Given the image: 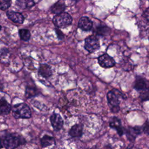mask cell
<instances>
[{
  "label": "cell",
  "mask_w": 149,
  "mask_h": 149,
  "mask_svg": "<svg viewBox=\"0 0 149 149\" xmlns=\"http://www.w3.org/2000/svg\"><path fill=\"white\" fill-rule=\"evenodd\" d=\"M1 146L6 149H15L26 143L24 138L17 133L5 132L1 135Z\"/></svg>",
  "instance_id": "cell-1"
},
{
  "label": "cell",
  "mask_w": 149,
  "mask_h": 149,
  "mask_svg": "<svg viewBox=\"0 0 149 149\" xmlns=\"http://www.w3.org/2000/svg\"><path fill=\"white\" fill-rule=\"evenodd\" d=\"M108 102L111 106L112 112H118L119 111L120 100L125 98L124 95L116 89H113L108 92L107 94Z\"/></svg>",
  "instance_id": "cell-2"
},
{
  "label": "cell",
  "mask_w": 149,
  "mask_h": 149,
  "mask_svg": "<svg viewBox=\"0 0 149 149\" xmlns=\"http://www.w3.org/2000/svg\"><path fill=\"white\" fill-rule=\"evenodd\" d=\"M12 111L13 116L16 119H27L31 116V112L30 107L23 102L13 105Z\"/></svg>",
  "instance_id": "cell-3"
},
{
  "label": "cell",
  "mask_w": 149,
  "mask_h": 149,
  "mask_svg": "<svg viewBox=\"0 0 149 149\" xmlns=\"http://www.w3.org/2000/svg\"><path fill=\"white\" fill-rule=\"evenodd\" d=\"M72 18L71 16L66 12H63L58 15H56L52 19L54 26L58 28L63 29L71 24Z\"/></svg>",
  "instance_id": "cell-4"
},
{
  "label": "cell",
  "mask_w": 149,
  "mask_h": 149,
  "mask_svg": "<svg viewBox=\"0 0 149 149\" xmlns=\"http://www.w3.org/2000/svg\"><path fill=\"white\" fill-rule=\"evenodd\" d=\"M100 42L97 37L94 35L88 36L85 39L84 48L89 52L91 53L97 50L100 48Z\"/></svg>",
  "instance_id": "cell-5"
},
{
  "label": "cell",
  "mask_w": 149,
  "mask_h": 149,
  "mask_svg": "<svg viewBox=\"0 0 149 149\" xmlns=\"http://www.w3.org/2000/svg\"><path fill=\"white\" fill-rule=\"evenodd\" d=\"M99 65L104 68H109L115 65V61L112 57L107 54H104L98 58Z\"/></svg>",
  "instance_id": "cell-6"
},
{
  "label": "cell",
  "mask_w": 149,
  "mask_h": 149,
  "mask_svg": "<svg viewBox=\"0 0 149 149\" xmlns=\"http://www.w3.org/2000/svg\"><path fill=\"white\" fill-rule=\"evenodd\" d=\"M143 132L142 126H136L134 127H129L125 130V133L127 139L133 142L137 136L141 134Z\"/></svg>",
  "instance_id": "cell-7"
},
{
  "label": "cell",
  "mask_w": 149,
  "mask_h": 149,
  "mask_svg": "<svg viewBox=\"0 0 149 149\" xmlns=\"http://www.w3.org/2000/svg\"><path fill=\"white\" fill-rule=\"evenodd\" d=\"M51 124L55 131L60 130L63 125V120L61 116L56 113H53L50 116Z\"/></svg>",
  "instance_id": "cell-8"
},
{
  "label": "cell",
  "mask_w": 149,
  "mask_h": 149,
  "mask_svg": "<svg viewBox=\"0 0 149 149\" xmlns=\"http://www.w3.org/2000/svg\"><path fill=\"white\" fill-rule=\"evenodd\" d=\"M109 125L111 128L115 129L117 131L118 134L120 136H122L124 134L125 130L122 126L120 120L116 116H113L112 118H111L109 122Z\"/></svg>",
  "instance_id": "cell-9"
},
{
  "label": "cell",
  "mask_w": 149,
  "mask_h": 149,
  "mask_svg": "<svg viewBox=\"0 0 149 149\" xmlns=\"http://www.w3.org/2000/svg\"><path fill=\"white\" fill-rule=\"evenodd\" d=\"M78 27L84 31H89L92 29L93 22L86 16L81 17L78 22Z\"/></svg>",
  "instance_id": "cell-10"
},
{
  "label": "cell",
  "mask_w": 149,
  "mask_h": 149,
  "mask_svg": "<svg viewBox=\"0 0 149 149\" xmlns=\"http://www.w3.org/2000/svg\"><path fill=\"white\" fill-rule=\"evenodd\" d=\"M6 15L14 23L21 24L23 23L24 20L23 16L19 12L9 10L6 12Z\"/></svg>",
  "instance_id": "cell-11"
},
{
  "label": "cell",
  "mask_w": 149,
  "mask_h": 149,
  "mask_svg": "<svg viewBox=\"0 0 149 149\" xmlns=\"http://www.w3.org/2000/svg\"><path fill=\"white\" fill-rule=\"evenodd\" d=\"M83 134V128L81 124H75L70 129L69 134L72 137H80Z\"/></svg>",
  "instance_id": "cell-12"
},
{
  "label": "cell",
  "mask_w": 149,
  "mask_h": 149,
  "mask_svg": "<svg viewBox=\"0 0 149 149\" xmlns=\"http://www.w3.org/2000/svg\"><path fill=\"white\" fill-rule=\"evenodd\" d=\"M51 67L47 64L40 65L38 69V74L44 78H48L52 75Z\"/></svg>",
  "instance_id": "cell-13"
},
{
  "label": "cell",
  "mask_w": 149,
  "mask_h": 149,
  "mask_svg": "<svg viewBox=\"0 0 149 149\" xmlns=\"http://www.w3.org/2000/svg\"><path fill=\"white\" fill-rule=\"evenodd\" d=\"M65 8L66 6L63 2L58 1L55 3L52 6H51V7L50 8V9L53 13L58 15L64 12Z\"/></svg>",
  "instance_id": "cell-14"
},
{
  "label": "cell",
  "mask_w": 149,
  "mask_h": 149,
  "mask_svg": "<svg viewBox=\"0 0 149 149\" xmlns=\"http://www.w3.org/2000/svg\"><path fill=\"white\" fill-rule=\"evenodd\" d=\"M40 143H41V147L42 148H45L48 146L55 144V140L53 137L50 136L47 134H45V135L43 136L42 137L41 139Z\"/></svg>",
  "instance_id": "cell-15"
},
{
  "label": "cell",
  "mask_w": 149,
  "mask_h": 149,
  "mask_svg": "<svg viewBox=\"0 0 149 149\" xmlns=\"http://www.w3.org/2000/svg\"><path fill=\"white\" fill-rule=\"evenodd\" d=\"M11 109H12L11 106L8 102V101L4 98H1V101H0L1 113L3 115H7L10 112Z\"/></svg>",
  "instance_id": "cell-16"
},
{
  "label": "cell",
  "mask_w": 149,
  "mask_h": 149,
  "mask_svg": "<svg viewBox=\"0 0 149 149\" xmlns=\"http://www.w3.org/2000/svg\"><path fill=\"white\" fill-rule=\"evenodd\" d=\"M19 34L20 39L25 41H28L31 37L30 33L27 29H20L19 30Z\"/></svg>",
  "instance_id": "cell-17"
},
{
  "label": "cell",
  "mask_w": 149,
  "mask_h": 149,
  "mask_svg": "<svg viewBox=\"0 0 149 149\" xmlns=\"http://www.w3.org/2000/svg\"><path fill=\"white\" fill-rule=\"evenodd\" d=\"M37 94V89L33 86H27L26 88L25 96L27 98H30Z\"/></svg>",
  "instance_id": "cell-18"
},
{
  "label": "cell",
  "mask_w": 149,
  "mask_h": 149,
  "mask_svg": "<svg viewBox=\"0 0 149 149\" xmlns=\"http://www.w3.org/2000/svg\"><path fill=\"white\" fill-rule=\"evenodd\" d=\"M95 32L97 35L101 36H105L109 33L110 29L107 26H98L96 28Z\"/></svg>",
  "instance_id": "cell-19"
},
{
  "label": "cell",
  "mask_w": 149,
  "mask_h": 149,
  "mask_svg": "<svg viewBox=\"0 0 149 149\" xmlns=\"http://www.w3.org/2000/svg\"><path fill=\"white\" fill-rule=\"evenodd\" d=\"M17 5L22 8H30L34 5V2L33 1H17Z\"/></svg>",
  "instance_id": "cell-20"
},
{
  "label": "cell",
  "mask_w": 149,
  "mask_h": 149,
  "mask_svg": "<svg viewBox=\"0 0 149 149\" xmlns=\"http://www.w3.org/2000/svg\"><path fill=\"white\" fill-rule=\"evenodd\" d=\"M11 1H3L1 0L0 1V8L1 10H5L9 8L10 6Z\"/></svg>",
  "instance_id": "cell-21"
},
{
  "label": "cell",
  "mask_w": 149,
  "mask_h": 149,
  "mask_svg": "<svg viewBox=\"0 0 149 149\" xmlns=\"http://www.w3.org/2000/svg\"><path fill=\"white\" fill-rule=\"evenodd\" d=\"M142 129H143V132L149 135V120H147L145 123L143 124V125L142 126Z\"/></svg>",
  "instance_id": "cell-22"
},
{
  "label": "cell",
  "mask_w": 149,
  "mask_h": 149,
  "mask_svg": "<svg viewBox=\"0 0 149 149\" xmlns=\"http://www.w3.org/2000/svg\"><path fill=\"white\" fill-rule=\"evenodd\" d=\"M55 31H56V35H57V37L59 39H63V37H64V34H63V33L58 28H56L55 29Z\"/></svg>",
  "instance_id": "cell-23"
},
{
  "label": "cell",
  "mask_w": 149,
  "mask_h": 149,
  "mask_svg": "<svg viewBox=\"0 0 149 149\" xmlns=\"http://www.w3.org/2000/svg\"><path fill=\"white\" fill-rule=\"evenodd\" d=\"M143 16L149 22V7L147 8L143 13Z\"/></svg>",
  "instance_id": "cell-24"
}]
</instances>
